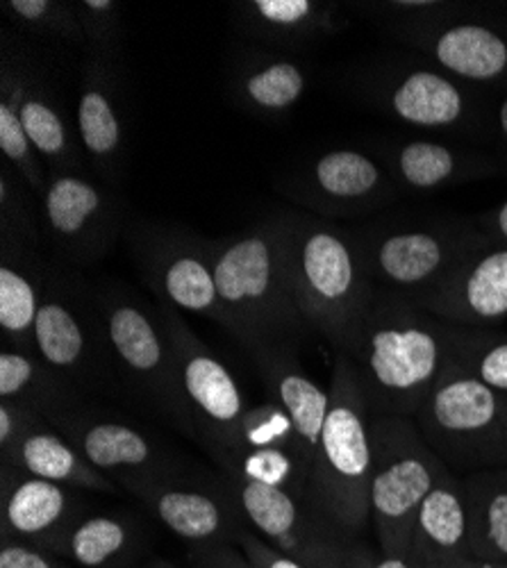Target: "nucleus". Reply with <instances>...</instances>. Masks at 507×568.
<instances>
[{
  "instance_id": "nucleus-17",
  "label": "nucleus",
  "mask_w": 507,
  "mask_h": 568,
  "mask_svg": "<svg viewBox=\"0 0 507 568\" xmlns=\"http://www.w3.org/2000/svg\"><path fill=\"white\" fill-rule=\"evenodd\" d=\"M285 194L324 216L353 219L376 212L398 196V184L385 162L353 149L321 153L294 173Z\"/></svg>"
},
{
  "instance_id": "nucleus-14",
  "label": "nucleus",
  "mask_w": 507,
  "mask_h": 568,
  "mask_svg": "<svg viewBox=\"0 0 507 568\" xmlns=\"http://www.w3.org/2000/svg\"><path fill=\"white\" fill-rule=\"evenodd\" d=\"M160 314L169 329L180 392L196 439L203 448L223 444L251 407L237 377L194 335L175 307L160 303Z\"/></svg>"
},
{
  "instance_id": "nucleus-44",
  "label": "nucleus",
  "mask_w": 507,
  "mask_h": 568,
  "mask_svg": "<svg viewBox=\"0 0 507 568\" xmlns=\"http://www.w3.org/2000/svg\"><path fill=\"white\" fill-rule=\"evenodd\" d=\"M355 568H424V566L414 552H409V555H387L378 548L364 546L362 555L355 561Z\"/></svg>"
},
{
  "instance_id": "nucleus-9",
  "label": "nucleus",
  "mask_w": 507,
  "mask_h": 568,
  "mask_svg": "<svg viewBox=\"0 0 507 568\" xmlns=\"http://www.w3.org/2000/svg\"><path fill=\"white\" fill-rule=\"evenodd\" d=\"M376 287L409 301L435 292L471 255L491 244L480 225L433 221L359 232Z\"/></svg>"
},
{
  "instance_id": "nucleus-27",
  "label": "nucleus",
  "mask_w": 507,
  "mask_h": 568,
  "mask_svg": "<svg viewBox=\"0 0 507 568\" xmlns=\"http://www.w3.org/2000/svg\"><path fill=\"white\" fill-rule=\"evenodd\" d=\"M144 555V528L116 511L80 516L60 552L78 568H142Z\"/></svg>"
},
{
  "instance_id": "nucleus-39",
  "label": "nucleus",
  "mask_w": 507,
  "mask_h": 568,
  "mask_svg": "<svg viewBox=\"0 0 507 568\" xmlns=\"http://www.w3.org/2000/svg\"><path fill=\"white\" fill-rule=\"evenodd\" d=\"M87 55L116 58L123 39V6L116 0H78Z\"/></svg>"
},
{
  "instance_id": "nucleus-26",
  "label": "nucleus",
  "mask_w": 507,
  "mask_h": 568,
  "mask_svg": "<svg viewBox=\"0 0 507 568\" xmlns=\"http://www.w3.org/2000/svg\"><path fill=\"white\" fill-rule=\"evenodd\" d=\"M45 264L39 251L0 244V329L3 346L34 353V325Z\"/></svg>"
},
{
  "instance_id": "nucleus-34",
  "label": "nucleus",
  "mask_w": 507,
  "mask_h": 568,
  "mask_svg": "<svg viewBox=\"0 0 507 568\" xmlns=\"http://www.w3.org/2000/svg\"><path fill=\"white\" fill-rule=\"evenodd\" d=\"M0 244L39 251L41 207L21 173L3 160L0 164Z\"/></svg>"
},
{
  "instance_id": "nucleus-3",
  "label": "nucleus",
  "mask_w": 507,
  "mask_h": 568,
  "mask_svg": "<svg viewBox=\"0 0 507 568\" xmlns=\"http://www.w3.org/2000/svg\"><path fill=\"white\" fill-rule=\"evenodd\" d=\"M292 290L307 327L344 355L378 287L359 232L312 216H290Z\"/></svg>"
},
{
  "instance_id": "nucleus-22",
  "label": "nucleus",
  "mask_w": 507,
  "mask_h": 568,
  "mask_svg": "<svg viewBox=\"0 0 507 568\" xmlns=\"http://www.w3.org/2000/svg\"><path fill=\"white\" fill-rule=\"evenodd\" d=\"M424 312L463 327L485 329L507 318V248L489 244L419 301Z\"/></svg>"
},
{
  "instance_id": "nucleus-30",
  "label": "nucleus",
  "mask_w": 507,
  "mask_h": 568,
  "mask_svg": "<svg viewBox=\"0 0 507 568\" xmlns=\"http://www.w3.org/2000/svg\"><path fill=\"white\" fill-rule=\"evenodd\" d=\"M0 400L30 407L49 423L84 405V396L32 351H0Z\"/></svg>"
},
{
  "instance_id": "nucleus-13",
  "label": "nucleus",
  "mask_w": 507,
  "mask_h": 568,
  "mask_svg": "<svg viewBox=\"0 0 507 568\" xmlns=\"http://www.w3.org/2000/svg\"><path fill=\"white\" fill-rule=\"evenodd\" d=\"M130 248L160 303L225 325L210 240L173 227L130 230Z\"/></svg>"
},
{
  "instance_id": "nucleus-40",
  "label": "nucleus",
  "mask_w": 507,
  "mask_h": 568,
  "mask_svg": "<svg viewBox=\"0 0 507 568\" xmlns=\"http://www.w3.org/2000/svg\"><path fill=\"white\" fill-rule=\"evenodd\" d=\"M0 568H75L60 559V555L23 541L3 539L0 546Z\"/></svg>"
},
{
  "instance_id": "nucleus-28",
  "label": "nucleus",
  "mask_w": 507,
  "mask_h": 568,
  "mask_svg": "<svg viewBox=\"0 0 507 568\" xmlns=\"http://www.w3.org/2000/svg\"><path fill=\"white\" fill-rule=\"evenodd\" d=\"M235 14L244 32L278 45H305L344 28L337 6L316 0H251L237 3Z\"/></svg>"
},
{
  "instance_id": "nucleus-48",
  "label": "nucleus",
  "mask_w": 507,
  "mask_h": 568,
  "mask_svg": "<svg viewBox=\"0 0 507 568\" xmlns=\"http://www.w3.org/2000/svg\"><path fill=\"white\" fill-rule=\"evenodd\" d=\"M142 568H178V566L173 561L164 559V557H151V559L144 561Z\"/></svg>"
},
{
  "instance_id": "nucleus-10",
  "label": "nucleus",
  "mask_w": 507,
  "mask_h": 568,
  "mask_svg": "<svg viewBox=\"0 0 507 568\" xmlns=\"http://www.w3.org/2000/svg\"><path fill=\"white\" fill-rule=\"evenodd\" d=\"M223 480L249 528L275 550L305 568H355L366 544L339 528L310 498L237 478Z\"/></svg>"
},
{
  "instance_id": "nucleus-43",
  "label": "nucleus",
  "mask_w": 507,
  "mask_h": 568,
  "mask_svg": "<svg viewBox=\"0 0 507 568\" xmlns=\"http://www.w3.org/2000/svg\"><path fill=\"white\" fill-rule=\"evenodd\" d=\"M190 561L194 568H253L249 557L235 544L192 546Z\"/></svg>"
},
{
  "instance_id": "nucleus-15",
  "label": "nucleus",
  "mask_w": 507,
  "mask_h": 568,
  "mask_svg": "<svg viewBox=\"0 0 507 568\" xmlns=\"http://www.w3.org/2000/svg\"><path fill=\"white\" fill-rule=\"evenodd\" d=\"M123 491L140 500L169 532L192 546H237L240 535L249 528L223 478L216 483L199 480L178 470L125 485Z\"/></svg>"
},
{
  "instance_id": "nucleus-20",
  "label": "nucleus",
  "mask_w": 507,
  "mask_h": 568,
  "mask_svg": "<svg viewBox=\"0 0 507 568\" xmlns=\"http://www.w3.org/2000/svg\"><path fill=\"white\" fill-rule=\"evenodd\" d=\"M0 511L3 539L23 541L60 555L82 514L78 489L39 480L0 464Z\"/></svg>"
},
{
  "instance_id": "nucleus-24",
  "label": "nucleus",
  "mask_w": 507,
  "mask_h": 568,
  "mask_svg": "<svg viewBox=\"0 0 507 568\" xmlns=\"http://www.w3.org/2000/svg\"><path fill=\"white\" fill-rule=\"evenodd\" d=\"M0 464L12 466L26 476L58 483L78 491L119 496L123 489L91 466L80 450L45 418H39L28 433L0 455Z\"/></svg>"
},
{
  "instance_id": "nucleus-36",
  "label": "nucleus",
  "mask_w": 507,
  "mask_h": 568,
  "mask_svg": "<svg viewBox=\"0 0 507 568\" xmlns=\"http://www.w3.org/2000/svg\"><path fill=\"white\" fill-rule=\"evenodd\" d=\"M221 448H287V450H296L305 457L292 418L271 400L249 407V412L240 420L235 433L230 435L223 444L210 446L205 450L210 453V450H221ZM305 462L310 464L307 457H305Z\"/></svg>"
},
{
  "instance_id": "nucleus-19",
  "label": "nucleus",
  "mask_w": 507,
  "mask_h": 568,
  "mask_svg": "<svg viewBox=\"0 0 507 568\" xmlns=\"http://www.w3.org/2000/svg\"><path fill=\"white\" fill-rule=\"evenodd\" d=\"M0 82L12 87L23 128L49 173L87 171L78 130L60 101V93L8 37H3L0 51Z\"/></svg>"
},
{
  "instance_id": "nucleus-38",
  "label": "nucleus",
  "mask_w": 507,
  "mask_h": 568,
  "mask_svg": "<svg viewBox=\"0 0 507 568\" xmlns=\"http://www.w3.org/2000/svg\"><path fill=\"white\" fill-rule=\"evenodd\" d=\"M457 364L489 389L507 396V339L487 329L469 327L465 344L457 353Z\"/></svg>"
},
{
  "instance_id": "nucleus-25",
  "label": "nucleus",
  "mask_w": 507,
  "mask_h": 568,
  "mask_svg": "<svg viewBox=\"0 0 507 568\" xmlns=\"http://www.w3.org/2000/svg\"><path fill=\"white\" fill-rule=\"evenodd\" d=\"M385 166L398 186L424 194L478 180L496 171V162L480 153L455 149L430 139H412L394 144L389 153H385Z\"/></svg>"
},
{
  "instance_id": "nucleus-35",
  "label": "nucleus",
  "mask_w": 507,
  "mask_h": 568,
  "mask_svg": "<svg viewBox=\"0 0 507 568\" xmlns=\"http://www.w3.org/2000/svg\"><path fill=\"white\" fill-rule=\"evenodd\" d=\"M0 153L21 173L34 196L41 201L45 182H49V169H45L23 128L14 91L8 82H0Z\"/></svg>"
},
{
  "instance_id": "nucleus-5",
  "label": "nucleus",
  "mask_w": 507,
  "mask_h": 568,
  "mask_svg": "<svg viewBox=\"0 0 507 568\" xmlns=\"http://www.w3.org/2000/svg\"><path fill=\"white\" fill-rule=\"evenodd\" d=\"M34 353L84 396L121 385L97 307L78 268L45 264L34 325Z\"/></svg>"
},
{
  "instance_id": "nucleus-4",
  "label": "nucleus",
  "mask_w": 507,
  "mask_h": 568,
  "mask_svg": "<svg viewBox=\"0 0 507 568\" xmlns=\"http://www.w3.org/2000/svg\"><path fill=\"white\" fill-rule=\"evenodd\" d=\"M331 407L312 464L310 496L339 528L362 535L372 524V409L348 357L335 355Z\"/></svg>"
},
{
  "instance_id": "nucleus-31",
  "label": "nucleus",
  "mask_w": 507,
  "mask_h": 568,
  "mask_svg": "<svg viewBox=\"0 0 507 568\" xmlns=\"http://www.w3.org/2000/svg\"><path fill=\"white\" fill-rule=\"evenodd\" d=\"M307 84V69L298 60L262 55L240 64L233 75V97L253 114L278 116L303 99Z\"/></svg>"
},
{
  "instance_id": "nucleus-46",
  "label": "nucleus",
  "mask_w": 507,
  "mask_h": 568,
  "mask_svg": "<svg viewBox=\"0 0 507 568\" xmlns=\"http://www.w3.org/2000/svg\"><path fill=\"white\" fill-rule=\"evenodd\" d=\"M424 568H507V561L480 559L474 555H459V557H433L422 561Z\"/></svg>"
},
{
  "instance_id": "nucleus-1",
  "label": "nucleus",
  "mask_w": 507,
  "mask_h": 568,
  "mask_svg": "<svg viewBox=\"0 0 507 568\" xmlns=\"http://www.w3.org/2000/svg\"><path fill=\"white\" fill-rule=\"evenodd\" d=\"M467 333L469 327L378 290L344 353L357 371L372 416H417L457 359Z\"/></svg>"
},
{
  "instance_id": "nucleus-18",
  "label": "nucleus",
  "mask_w": 507,
  "mask_h": 568,
  "mask_svg": "<svg viewBox=\"0 0 507 568\" xmlns=\"http://www.w3.org/2000/svg\"><path fill=\"white\" fill-rule=\"evenodd\" d=\"M372 99L396 121L437 132H474L483 123L474 93L439 69H389L368 84Z\"/></svg>"
},
{
  "instance_id": "nucleus-2",
  "label": "nucleus",
  "mask_w": 507,
  "mask_h": 568,
  "mask_svg": "<svg viewBox=\"0 0 507 568\" xmlns=\"http://www.w3.org/2000/svg\"><path fill=\"white\" fill-rule=\"evenodd\" d=\"M225 333L253 357L298 351L307 323L298 312L290 271V216H271L210 242Z\"/></svg>"
},
{
  "instance_id": "nucleus-7",
  "label": "nucleus",
  "mask_w": 507,
  "mask_h": 568,
  "mask_svg": "<svg viewBox=\"0 0 507 568\" xmlns=\"http://www.w3.org/2000/svg\"><path fill=\"white\" fill-rule=\"evenodd\" d=\"M94 294L121 385L151 403L178 430L196 439L192 416L180 392L169 329L160 310H151L119 284H110Z\"/></svg>"
},
{
  "instance_id": "nucleus-21",
  "label": "nucleus",
  "mask_w": 507,
  "mask_h": 568,
  "mask_svg": "<svg viewBox=\"0 0 507 568\" xmlns=\"http://www.w3.org/2000/svg\"><path fill=\"white\" fill-rule=\"evenodd\" d=\"M75 130L91 169L105 184L119 189L125 158V125L116 58H84L78 91Z\"/></svg>"
},
{
  "instance_id": "nucleus-8",
  "label": "nucleus",
  "mask_w": 507,
  "mask_h": 568,
  "mask_svg": "<svg viewBox=\"0 0 507 568\" xmlns=\"http://www.w3.org/2000/svg\"><path fill=\"white\" fill-rule=\"evenodd\" d=\"M372 528L378 550L412 552V530L424 498L450 470L426 444L414 418L372 416Z\"/></svg>"
},
{
  "instance_id": "nucleus-11",
  "label": "nucleus",
  "mask_w": 507,
  "mask_h": 568,
  "mask_svg": "<svg viewBox=\"0 0 507 568\" xmlns=\"http://www.w3.org/2000/svg\"><path fill=\"white\" fill-rule=\"evenodd\" d=\"M39 207L41 242L73 268L105 257L123 230L119 189L89 171L49 173Z\"/></svg>"
},
{
  "instance_id": "nucleus-37",
  "label": "nucleus",
  "mask_w": 507,
  "mask_h": 568,
  "mask_svg": "<svg viewBox=\"0 0 507 568\" xmlns=\"http://www.w3.org/2000/svg\"><path fill=\"white\" fill-rule=\"evenodd\" d=\"M0 10L19 30L84 45L75 3H67V0H3Z\"/></svg>"
},
{
  "instance_id": "nucleus-41",
  "label": "nucleus",
  "mask_w": 507,
  "mask_h": 568,
  "mask_svg": "<svg viewBox=\"0 0 507 568\" xmlns=\"http://www.w3.org/2000/svg\"><path fill=\"white\" fill-rule=\"evenodd\" d=\"M39 418L43 416H39L30 407L12 400H0V455L8 453Z\"/></svg>"
},
{
  "instance_id": "nucleus-6",
  "label": "nucleus",
  "mask_w": 507,
  "mask_h": 568,
  "mask_svg": "<svg viewBox=\"0 0 507 568\" xmlns=\"http://www.w3.org/2000/svg\"><path fill=\"white\" fill-rule=\"evenodd\" d=\"M414 423L433 453L465 478L507 466V396L457 364L424 400Z\"/></svg>"
},
{
  "instance_id": "nucleus-45",
  "label": "nucleus",
  "mask_w": 507,
  "mask_h": 568,
  "mask_svg": "<svg viewBox=\"0 0 507 568\" xmlns=\"http://www.w3.org/2000/svg\"><path fill=\"white\" fill-rule=\"evenodd\" d=\"M478 225L494 244L507 248V201L496 205L491 212L483 214L478 219Z\"/></svg>"
},
{
  "instance_id": "nucleus-23",
  "label": "nucleus",
  "mask_w": 507,
  "mask_h": 568,
  "mask_svg": "<svg viewBox=\"0 0 507 568\" xmlns=\"http://www.w3.org/2000/svg\"><path fill=\"white\" fill-rule=\"evenodd\" d=\"M253 362L266 387L268 400L292 418L301 448L310 464H314L331 407V392L312 381L292 348L262 351L253 355Z\"/></svg>"
},
{
  "instance_id": "nucleus-32",
  "label": "nucleus",
  "mask_w": 507,
  "mask_h": 568,
  "mask_svg": "<svg viewBox=\"0 0 507 568\" xmlns=\"http://www.w3.org/2000/svg\"><path fill=\"white\" fill-rule=\"evenodd\" d=\"M474 557L507 561V466L463 478Z\"/></svg>"
},
{
  "instance_id": "nucleus-29",
  "label": "nucleus",
  "mask_w": 507,
  "mask_h": 568,
  "mask_svg": "<svg viewBox=\"0 0 507 568\" xmlns=\"http://www.w3.org/2000/svg\"><path fill=\"white\" fill-rule=\"evenodd\" d=\"M412 552L424 559L471 555L469 503L463 478L446 470L424 498L412 530Z\"/></svg>"
},
{
  "instance_id": "nucleus-12",
  "label": "nucleus",
  "mask_w": 507,
  "mask_h": 568,
  "mask_svg": "<svg viewBox=\"0 0 507 568\" xmlns=\"http://www.w3.org/2000/svg\"><path fill=\"white\" fill-rule=\"evenodd\" d=\"M433 67L465 84L507 82V26L476 8L442 3L417 23L396 28Z\"/></svg>"
},
{
  "instance_id": "nucleus-42",
  "label": "nucleus",
  "mask_w": 507,
  "mask_h": 568,
  "mask_svg": "<svg viewBox=\"0 0 507 568\" xmlns=\"http://www.w3.org/2000/svg\"><path fill=\"white\" fill-rule=\"evenodd\" d=\"M240 550L249 557L253 568H305L296 559L283 555L281 550H275L268 541H264L257 532L246 528L240 539H237Z\"/></svg>"
},
{
  "instance_id": "nucleus-47",
  "label": "nucleus",
  "mask_w": 507,
  "mask_h": 568,
  "mask_svg": "<svg viewBox=\"0 0 507 568\" xmlns=\"http://www.w3.org/2000/svg\"><path fill=\"white\" fill-rule=\"evenodd\" d=\"M494 121H496V130H498V136L505 141V146H507V97L498 103V110H496V116H494Z\"/></svg>"
},
{
  "instance_id": "nucleus-16",
  "label": "nucleus",
  "mask_w": 507,
  "mask_h": 568,
  "mask_svg": "<svg viewBox=\"0 0 507 568\" xmlns=\"http://www.w3.org/2000/svg\"><path fill=\"white\" fill-rule=\"evenodd\" d=\"M51 425H55L91 466L121 485V489L132 483L184 470L182 462L140 425L101 409L80 405L58 416Z\"/></svg>"
},
{
  "instance_id": "nucleus-33",
  "label": "nucleus",
  "mask_w": 507,
  "mask_h": 568,
  "mask_svg": "<svg viewBox=\"0 0 507 568\" xmlns=\"http://www.w3.org/2000/svg\"><path fill=\"white\" fill-rule=\"evenodd\" d=\"M225 478H237L264 487L285 489L294 496L310 498L312 466L296 450L287 448H221L210 450Z\"/></svg>"
}]
</instances>
